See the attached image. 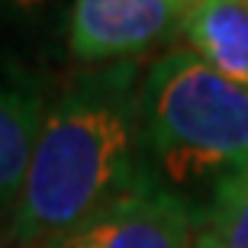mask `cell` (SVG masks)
I'll list each match as a JSON object with an SVG mask.
<instances>
[{
	"label": "cell",
	"mask_w": 248,
	"mask_h": 248,
	"mask_svg": "<svg viewBox=\"0 0 248 248\" xmlns=\"http://www.w3.org/2000/svg\"><path fill=\"white\" fill-rule=\"evenodd\" d=\"M197 229L200 206L145 171L126 193L48 248H190Z\"/></svg>",
	"instance_id": "cell-3"
},
{
	"label": "cell",
	"mask_w": 248,
	"mask_h": 248,
	"mask_svg": "<svg viewBox=\"0 0 248 248\" xmlns=\"http://www.w3.org/2000/svg\"><path fill=\"white\" fill-rule=\"evenodd\" d=\"M184 48L248 91V3L242 0H197L181 26Z\"/></svg>",
	"instance_id": "cell-5"
},
{
	"label": "cell",
	"mask_w": 248,
	"mask_h": 248,
	"mask_svg": "<svg viewBox=\"0 0 248 248\" xmlns=\"http://www.w3.org/2000/svg\"><path fill=\"white\" fill-rule=\"evenodd\" d=\"M190 248H219V242L213 239V232L203 226V219H200V229H197V235H193V245Z\"/></svg>",
	"instance_id": "cell-8"
},
{
	"label": "cell",
	"mask_w": 248,
	"mask_h": 248,
	"mask_svg": "<svg viewBox=\"0 0 248 248\" xmlns=\"http://www.w3.org/2000/svg\"><path fill=\"white\" fill-rule=\"evenodd\" d=\"M181 0H78L64 13V46L78 62H136L158 42L181 36Z\"/></svg>",
	"instance_id": "cell-4"
},
{
	"label": "cell",
	"mask_w": 248,
	"mask_h": 248,
	"mask_svg": "<svg viewBox=\"0 0 248 248\" xmlns=\"http://www.w3.org/2000/svg\"><path fill=\"white\" fill-rule=\"evenodd\" d=\"M200 219L219 248H248V161L213 187Z\"/></svg>",
	"instance_id": "cell-7"
},
{
	"label": "cell",
	"mask_w": 248,
	"mask_h": 248,
	"mask_svg": "<svg viewBox=\"0 0 248 248\" xmlns=\"http://www.w3.org/2000/svg\"><path fill=\"white\" fill-rule=\"evenodd\" d=\"M42 116L46 100L36 84L19 74H0V210L19 197Z\"/></svg>",
	"instance_id": "cell-6"
},
{
	"label": "cell",
	"mask_w": 248,
	"mask_h": 248,
	"mask_svg": "<svg viewBox=\"0 0 248 248\" xmlns=\"http://www.w3.org/2000/svg\"><path fill=\"white\" fill-rule=\"evenodd\" d=\"M142 64L116 62L74 74L46 103L10 235L48 248L145 174L139 148Z\"/></svg>",
	"instance_id": "cell-1"
},
{
	"label": "cell",
	"mask_w": 248,
	"mask_h": 248,
	"mask_svg": "<svg viewBox=\"0 0 248 248\" xmlns=\"http://www.w3.org/2000/svg\"><path fill=\"white\" fill-rule=\"evenodd\" d=\"M142 168L190 200L248 161V91L213 71L190 48H171L142 71Z\"/></svg>",
	"instance_id": "cell-2"
}]
</instances>
